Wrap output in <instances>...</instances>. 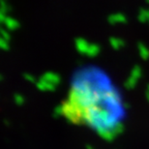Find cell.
<instances>
[{"instance_id": "3", "label": "cell", "mask_w": 149, "mask_h": 149, "mask_svg": "<svg viewBox=\"0 0 149 149\" xmlns=\"http://www.w3.org/2000/svg\"><path fill=\"white\" fill-rule=\"evenodd\" d=\"M3 27L6 28L9 32H15L17 30H19L20 27V22L19 19H17L16 17L8 16L6 17L4 24H3Z\"/></svg>"}, {"instance_id": "4", "label": "cell", "mask_w": 149, "mask_h": 149, "mask_svg": "<svg viewBox=\"0 0 149 149\" xmlns=\"http://www.w3.org/2000/svg\"><path fill=\"white\" fill-rule=\"evenodd\" d=\"M35 85H36L38 90H40L42 92H52L56 90V88H57V86L53 85L49 82L45 81V80L41 79L40 77L38 79L37 82L35 83Z\"/></svg>"}, {"instance_id": "7", "label": "cell", "mask_w": 149, "mask_h": 149, "mask_svg": "<svg viewBox=\"0 0 149 149\" xmlns=\"http://www.w3.org/2000/svg\"><path fill=\"white\" fill-rule=\"evenodd\" d=\"M11 5L8 0H0V10L6 14H9L11 12Z\"/></svg>"}, {"instance_id": "1", "label": "cell", "mask_w": 149, "mask_h": 149, "mask_svg": "<svg viewBox=\"0 0 149 149\" xmlns=\"http://www.w3.org/2000/svg\"><path fill=\"white\" fill-rule=\"evenodd\" d=\"M90 46H91V42H89L88 40H86L84 38L79 37L74 40V47H76V50L80 55H83L87 57Z\"/></svg>"}, {"instance_id": "2", "label": "cell", "mask_w": 149, "mask_h": 149, "mask_svg": "<svg viewBox=\"0 0 149 149\" xmlns=\"http://www.w3.org/2000/svg\"><path fill=\"white\" fill-rule=\"evenodd\" d=\"M40 79L45 80V81H47V82L52 83V84L55 85V86H58L61 82L60 74L55 73V72H52V71H47V72L44 73L40 77Z\"/></svg>"}, {"instance_id": "13", "label": "cell", "mask_w": 149, "mask_h": 149, "mask_svg": "<svg viewBox=\"0 0 149 149\" xmlns=\"http://www.w3.org/2000/svg\"><path fill=\"white\" fill-rule=\"evenodd\" d=\"M3 80H4V76L2 74H0V82L3 81Z\"/></svg>"}, {"instance_id": "5", "label": "cell", "mask_w": 149, "mask_h": 149, "mask_svg": "<svg viewBox=\"0 0 149 149\" xmlns=\"http://www.w3.org/2000/svg\"><path fill=\"white\" fill-rule=\"evenodd\" d=\"M108 22L111 24H116L119 22H124V17L121 14H112L111 16H109L108 17Z\"/></svg>"}, {"instance_id": "8", "label": "cell", "mask_w": 149, "mask_h": 149, "mask_svg": "<svg viewBox=\"0 0 149 149\" xmlns=\"http://www.w3.org/2000/svg\"><path fill=\"white\" fill-rule=\"evenodd\" d=\"M0 37L4 39L5 41H7L10 43L12 36H11V32H9L7 29L4 28L3 26H0Z\"/></svg>"}, {"instance_id": "9", "label": "cell", "mask_w": 149, "mask_h": 149, "mask_svg": "<svg viewBox=\"0 0 149 149\" xmlns=\"http://www.w3.org/2000/svg\"><path fill=\"white\" fill-rule=\"evenodd\" d=\"M122 44H123L122 43V41L119 40V39H117V38L111 37V39H109V45H111L112 49H119V47H121Z\"/></svg>"}, {"instance_id": "12", "label": "cell", "mask_w": 149, "mask_h": 149, "mask_svg": "<svg viewBox=\"0 0 149 149\" xmlns=\"http://www.w3.org/2000/svg\"><path fill=\"white\" fill-rule=\"evenodd\" d=\"M7 17H8V14H6V13H4V12H2L1 10H0V26H3L4 22H5V19Z\"/></svg>"}, {"instance_id": "10", "label": "cell", "mask_w": 149, "mask_h": 149, "mask_svg": "<svg viewBox=\"0 0 149 149\" xmlns=\"http://www.w3.org/2000/svg\"><path fill=\"white\" fill-rule=\"evenodd\" d=\"M23 79H24V80L30 83H36L38 80L37 77H35L34 74H32L31 73H24L23 74Z\"/></svg>"}, {"instance_id": "6", "label": "cell", "mask_w": 149, "mask_h": 149, "mask_svg": "<svg viewBox=\"0 0 149 149\" xmlns=\"http://www.w3.org/2000/svg\"><path fill=\"white\" fill-rule=\"evenodd\" d=\"M13 101L17 106H22L24 105V103L26 102L25 97L20 93H16L13 96Z\"/></svg>"}, {"instance_id": "11", "label": "cell", "mask_w": 149, "mask_h": 149, "mask_svg": "<svg viewBox=\"0 0 149 149\" xmlns=\"http://www.w3.org/2000/svg\"><path fill=\"white\" fill-rule=\"evenodd\" d=\"M9 49H10V43L0 37V50L6 52V50H9Z\"/></svg>"}]
</instances>
